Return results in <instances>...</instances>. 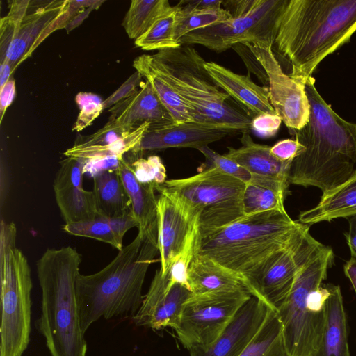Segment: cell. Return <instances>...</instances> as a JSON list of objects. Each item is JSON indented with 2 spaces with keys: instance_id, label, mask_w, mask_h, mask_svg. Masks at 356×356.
<instances>
[{
  "instance_id": "obj_26",
  "label": "cell",
  "mask_w": 356,
  "mask_h": 356,
  "mask_svg": "<svg viewBox=\"0 0 356 356\" xmlns=\"http://www.w3.org/2000/svg\"><path fill=\"white\" fill-rule=\"evenodd\" d=\"M133 66L150 83L175 124L195 121L191 110L165 79L154 63L152 55L143 54L137 57Z\"/></svg>"
},
{
  "instance_id": "obj_19",
  "label": "cell",
  "mask_w": 356,
  "mask_h": 356,
  "mask_svg": "<svg viewBox=\"0 0 356 356\" xmlns=\"http://www.w3.org/2000/svg\"><path fill=\"white\" fill-rule=\"evenodd\" d=\"M108 111V121L133 131L142 124L163 127L175 124L153 87L147 81L142 83L132 95L118 102Z\"/></svg>"
},
{
  "instance_id": "obj_22",
  "label": "cell",
  "mask_w": 356,
  "mask_h": 356,
  "mask_svg": "<svg viewBox=\"0 0 356 356\" xmlns=\"http://www.w3.org/2000/svg\"><path fill=\"white\" fill-rule=\"evenodd\" d=\"M241 146L227 147L224 155L245 169L252 177H260L289 183V175L292 162L277 159L270 152V147L252 140L248 130L242 131Z\"/></svg>"
},
{
  "instance_id": "obj_17",
  "label": "cell",
  "mask_w": 356,
  "mask_h": 356,
  "mask_svg": "<svg viewBox=\"0 0 356 356\" xmlns=\"http://www.w3.org/2000/svg\"><path fill=\"white\" fill-rule=\"evenodd\" d=\"M267 311L265 303L252 296L213 343L188 350L190 356H239L260 328Z\"/></svg>"
},
{
  "instance_id": "obj_24",
  "label": "cell",
  "mask_w": 356,
  "mask_h": 356,
  "mask_svg": "<svg viewBox=\"0 0 356 356\" xmlns=\"http://www.w3.org/2000/svg\"><path fill=\"white\" fill-rule=\"evenodd\" d=\"M326 321L321 346L314 356H350L346 318L340 287L329 284Z\"/></svg>"
},
{
  "instance_id": "obj_39",
  "label": "cell",
  "mask_w": 356,
  "mask_h": 356,
  "mask_svg": "<svg viewBox=\"0 0 356 356\" xmlns=\"http://www.w3.org/2000/svg\"><path fill=\"white\" fill-rule=\"evenodd\" d=\"M60 163L54 181V191L73 186L83 188L84 161L67 157Z\"/></svg>"
},
{
  "instance_id": "obj_48",
  "label": "cell",
  "mask_w": 356,
  "mask_h": 356,
  "mask_svg": "<svg viewBox=\"0 0 356 356\" xmlns=\"http://www.w3.org/2000/svg\"><path fill=\"white\" fill-rule=\"evenodd\" d=\"M349 228L346 234L347 244L352 257L356 258V215L348 218Z\"/></svg>"
},
{
  "instance_id": "obj_28",
  "label": "cell",
  "mask_w": 356,
  "mask_h": 356,
  "mask_svg": "<svg viewBox=\"0 0 356 356\" xmlns=\"http://www.w3.org/2000/svg\"><path fill=\"white\" fill-rule=\"evenodd\" d=\"M92 192L101 215L114 218L131 211L130 200L117 170H105L95 175Z\"/></svg>"
},
{
  "instance_id": "obj_47",
  "label": "cell",
  "mask_w": 356,
  "mask_h": 356,
  "mask_svg": "<svg viewBox=\"0 0 356 356\" xmlns=\"http://www.w3.org/2000/svg\"><path fill=\"white\" fill-rule=\"evenodd\" d=\"M222 1V0H188L180 1L177 6L188 9L207 10L221 8Z\"/></svg>"
},
{
  "instance_id": "obj_8",
  "label": "cell",
  "mask_w": 356,
  "mask_h": 356,
  "mask_svg": "<svg viewBox=\"0 0 356 356\" xmlns=\"http://www.w3.org/2000/svg\"><path fill=\"white\" fill-rule=\"evenodd\" d=\"M13 222L1 221L0 356H22L30 341L33 283L28 260L16 246Z\"/></svg>"
},
{
  "instance_id": "obj_18",
  "label": "cell",
  "mask_w": 356,
  "mask_h": 356,
  "mask_svg": "<svg viewBox=\"0 0 356 356\" xmlns=\"http://www.w3.org/2000/svg\"><path fill=\"white\" fill-rule=\"evenodd\" d=\"M157 216L160 270L165 275L175 258L184 250L197 220L191 221L163 192H159L157 197Z\"/></svg>"
},
{
  "instance_id": "obj_46",
  "label": "cell",
  "mask_w": 356,
  "mask_h": 356,
  "mask_svg": "<svg viewBox=\"0 0 356 356\" xmlns=\"http://www.w3.org/2000/svg\"><path fill=\"white\" fill-rule=\"evenodd\" d=\"M15 95V82L13 79L0 88V113L1 122L7 108L11 104Z\"/></svg>"
},
{
  "instance_id": "obj_21",
  "label": "cell",
  "mask_w": 356,
  "mask_h": 356,
  "mask_svg": "<svg viewBox=\"0 0 356 356\" xmlns=\"http://www.w3.org/2000/svg\"><path fill=\"white\" fill-rule=\"evenodd\" d=\"M130 200L131 211L135 218L138 233L158 245V216L156 188L139 182L124 159L119 161L116 170Z\"/></svg>"
},
{
  "instance_id": "obj_35",
  "label": "cell",
  "mask_w": 356,
  "mask_h": 356,
  "mask_svg": "<svg viewBox=\"0 0 356 356\" xmlns=\"http://www.w3.org/2000/svg\"><path fill=\"white\" fill-rule=\"evenodd\" d=\"M178 7L172 8L158 19L149 30L135 40L137 47L145 51H160L180 47L175 39V20Z\"/></svg>"
},
{
  "instance_id": "obj_5",
  "label": "cell",
  "mask_w": 356,
  "mask_h": 356,
  "mask_svg": "<svg viewBox=\"0 0 356 356\" xmlns=\"http://www.w3.org/2000/svg\"><path fill=\"white\" fill-rule=\"evenodd\" d=\"M81 262V254L67 246L47 249L36 264L42 300L35 325L50 356H86L76 288Z\"/></svg>"
},
{
  "instance_id": "obj_12",
  "label": "cell",
  "mask_w": 356,
  "mask_h": 356,
  "mask_svg": "<svg viewBox=\"0 0 356 356\" xmlns=\"http://www.w3.org/2000/svg\"><path fill=\"white\" fill-rule=\"evenodd\" d=\"M251 297L245 287L234 291L192 293L184 303L173 328L179 341L188 350L207 348Z\"/></svg>"
},
{
  "instance_id": "obj_30",
  "label": "cell",
  "mask_w": 356,
  "mask_h": 356,
  "mask_svg": "<svg viewBox=\"0 0 356 356\" xmlns=\"http://www.w3.org/2000/svg\"><path fill=\"white\" fill-rule=\"evenodd\" d=\"M149 125L148 122L143 123L126 137L111 145L86 147L74 145L64 152V155L67 157L80 159L85 162L110 159H122L125 153L129 151L133 152L138 147Z\"/></svg>"
},
{
  "instance_id": "obj_32",
  "label": "cell",
  "mask_w": 356,
  "mask_h": 356,
  "mask_svg": "<svg viewBox=\"0 0 356 356\" xmlns=\"http://www.w3.org/2000/svg\"><path fill=\"white\" fill-rule=\"evenodd\" d=\"M172 7L167 0H133L124 16L122 26L128 36L136 40Z\"/></svg>"
},
{
  "instance_id": "obj_13",
  "label": "cell",
  "mask_w": 356,
  "mask_h": 356,
  "mask_svg": "<svg viewBox=\"0 0 356 356\" xmlns=\"http://www.w3.org/2000/svg\"><path fill=\"white\" fill-rule=\"evenodd\" d=\"M324 246L310 234L309 226L303 224L292 241L275 254L261 272L245 282L243 286L277 312L286 300L299 271Z\"/></svg>"
},
{
  "instance_id": "obj_36",
  "label": "cell",
  "mask_w": 356,
  "mask_h": 356,
  "mask_svg": "<svg viewBox=\"0 0 356 356\" xmlns=\"http://www.w3.org/2000/svg\"><path fill=\"white\" fill-rule=\"evenodd\" d=\"M199 238L197 220L196 225L184 250L175 258L169 269L168 275L170 285L180 284L190 290L188 282V270L193 256L197 251Z\"/></svg>"
},
{
  "instance_id": "obj_9",
  "label": "cell",
  "mask_w": 356,
  "mask_h": 356,
  "mask_svg": "<svg viewBox=\"0 0 356 356\" xmlns=\"http://www.w3.org/2000/svg\"><path fill=\"white\" fill-rule=\"evenodd\" d=\"M243 181L216 168L203 169L193 176L166 180L158 190L168 195L193 222L197 219L200 233L227 225L244 216Z\"/></svg>"
},
{
  "instance_id": "obj_33",
  "label": "cell",
  "mask_w": 356,
  "mask_h": 356,
  "mask_svg": "<svg viewBox=\"0 0 356 356\" xmlns=\"http://www.w3.org/2000/svg\"><path fill=\"white\" fill-rule=\"evenodd\" d=\"M63 229L74 236L91 238L108 243L118 251L123 248V238L119 234L115 218L99 214L92 220L65 224Z\"/></svg>"
},
{
  "instance_id": "obj_40",
  "label": "cell",
  "mask_w": 356,
  "mask_h": 356,
  "mask_svg": "<svg viewBox=\"0 0 356 356\" xmlns=\"http://www.w3.org/2000/svg\"><path fill=\"white\" fill-rule=\"evenodd\" d=\"M197 150L202 152L206 159L205 167L203 169L216 168L245 184L252 179V175L245 169L224 154L221 155L214 152L209 146L200 147Z\"/></svg>"
},
{
  "instance_id": "obj_23",
  "label": "cell",
  "mask_w": 356,
  "mask_h": 356,
  "mask_svg": "<svg viewBox=\"0 0 356 356\" xmlns=\"http://www.w3.org/2000/svg\"><path fill=\"white\" fill-rule=\"evenodd\" d=\"M356 215V171L346 181L324 193L314 207L302 211L298 222L310 225Z\"/></svg>"
},
{
  "instance_id": "obj_20",
  "label": "cell",
  "mask_w": 356,
  "mask_h": 356,
  "mask_svg": "<svg viewBox=\"0 0 356 356\" xmlns=\"http://www.w3.org/2000/svg\"><path fill=\"white\" fill-rule=\"evenodd\" d=\"M204 66L213 82L241 104L248 116L276 114L270 102L268 87L260 86L250 75L236 74L214 62L205 61Z\"/></svg>"
},
{
  "instance_id": "obj_49",
  "label": "cell",
  "mask_w": 356,
  "mask_h": 356,
  "mask_svg": "<svg viewBox=\"0 0 356 356\" xmlns=\"http://www.w3.org/2000/svg\"><path fill=\"white\" fill-rule=\"evenodd\" d=\"M98 8L92 6L87 7L79 11L65 25V29L69 32L79 26L81 22L88 16L92 10Z\"/></svg>"
},
{
  "instance_id": "obj_15",
  "label": "cell",
  "mask_w": 356,
  "mask_h": 356,
  "mask_svg": "<svg viewBox=\"0 0 356 356\" xmlns=\"http://www.w3.org/2000/svg\"><path fill=\"white\" fill-rule=\"evenodd\" d=\"M192 292L180 284L170 285L168 274L158 269L142 305L132 318L136 326L154 330L174 328L179 320L184 303Z\"/></svg>"
},
{
  "instance_id": "obj_34",
  "label": "cell",
  "mask_w": 356,
  "mask_h": 356,
  "mask_svg": "<svg viewBox=\"0 0 356 356\" xmlns=\"http://www.w3.org/2000/svg\"><path fill=\"white\" fill-rule=\"evenodd\" d=\"M178 7L177 13L175 39L179 44V40L185 35L227 21L231 14L225 8L195 10Z\"/></svg>"
},
{
  "instance_id": "obj_50",
  "label": "cell",
  "mask_w": 356,
  "mask_h": 356,
  "mask_svg": "<svg viewBox=\"0 0 356 356\" xmlns=\"http://www.w3.org/2000/svg\"><path fill=\"white\" fill-rule=\"evenodd\" d=\"M344 273L356 293V258L350 257L344 266Z\"/></svg>"
},
{
  "instance_id": "obj_45",
  "label": "cell",
  "mask_w": 356,
  "mask_h": 356,
  "mask_svg": "<svg viewBox=\"0 0 356 356\" xmlns=\"http://www.w3.org/2000/svg\"><path fill=\"white\" fill-rule=\"evenodd\" d=\"M305 147L296 139H284L270 147V152L277 159L292 162L305 151Z\"/></svg>"
},
{
  "instance_id": "obj_27",
  "label": "cell",
  "mask_w": 356,
  "mask_h": 356,
  "mask_svg": "<svg viewBox=\"0 0 356 356\" xmlns=\"http://www.w3.org/2000/svg\"><path fill=\"white\" fill-rule=\"evenodd\" d=\"M289 183L252 177L245 184L241 204L244 216L269 211L286 213L284 202Z\"/></svg>"
},
{
  "instance_id": "obj_11",
  "label": "cell",
  "mask_w": 356,
  "mask_h": 356,
  "mask_svg": "<svg viewBox=\"0 0 356 356\" xmlns=\"http://www.w3.org/2000/svg\"><path fill=\"white\" fill-rule=\"evenodd\" d=\"M287 1L256 0L247 13L192 31L183 36L179 44H200L218 53L225 51L238 43L272 47Z\"/></svg>"
},
{
  "instance_id": "obj_44",
  "label": "cell",
  "mask_w": 356,
  "mask_h": 356,
  "mask_svg": "<svg viewBox=\"0 0 356 356\" xmlns=\"http://www.w3.org/2000/svg\"><path fill=\"white\" fill-rule=\"evenodd\" d=\"M282 122L277 114L263 113L252 118L250 129L264 138L274 136Z\"/></svg>"
},
{
  "instance_id": "obj_41",
  "label": "cell",
  "mask_w": 356,
  "mask_h": 356,
  "mask_svg": "<svg viewBox=\"0 0 356 356\" xmlns=\"http://www.w3.org/2000/svg\"><path fill=\"white\" fill-rule=\"evenodd\" d=\"M131 131L108 121L102 128L94 134L79 138L74 145L82 147L108 145L126 137Z\"/></svg>"
},
{
  "instance_id": "obj_38",
  "label": "cell",
  "mask_w": 356,
  "mask_h": 356,
  "mask_svg": "<svg viewBox=\"0 0 356 356\" xmlns=\"http://www.w3.org/2000/svg\"><path fill=\"white\" fill-rule=\"evenodd\" d=\"M75 101L79 108V113L72 130L81 131L101 114L104 110V100L96 94L81 92L76 95Z\"/></svg>"
},
{
  "instance_id": "obj_51",
  "label": "cell",
  "mask_w": 356,
  "mask_h": 356,
  "mask_svg": "<svg viewBox=\"0 0 356 356\" xmlns=\"http://www.w3.org/2000/svg\"><path fill=\"white\" fill-rule=\"evenodd\" d=\"M13 72L11 65L8 61L1 63L0 65V88L3 86L10 79Z\"/></svg>"
},
{
  "instance_id": "obj_37",
  "label": "cell",
  "mask_w": 356,
  "mask_h": 356,
  "mask_svg": "<svg viewBox=\"0 0 356 356\" xmlns=\"http://www.w3.org/2000/svg\"><path fill=\"white\" fill-rule=\"evenodd\" d=\"M130 165L139 182L154 186L156 191L166 181V169L158 156L137 159Z\"/></svg>"
},
{
  "instance_id": "obj_29",
  "label": "cell",
  "mask_w": 356,
  "mask_h": 356,
  "mask_svg": "<svg viewBox=\"0 0 356 356\" xmlns=\"http://www.w3.org/2000/svg\"><path fill=\"white\" fill-rule=\"evenodd\" d=\"M239 356H290L276 311L268 307L262 325Z\"/></svg>"
},
{
  "instance_id": "obj_7",
  "label": "cell",
  "mask_w": 356,
  "mask_h": 356,
  "mask_svg": "<svg viewBox=\"0 0 356 356\" xmlns=\"http://www.w3.org/2000/svg\"><path fill=\"white\" fill-rule=\"evenodd\" d=\"M331 248H323L299 271L286 300L277 311L290 356H314L326 321L329 284H323L333 264Z\"/></svg>"
},
{
  "instance_id": "obj_42",
  "label": "cell",
  "mask_w": 356,
  "mask_h": 356,
  "mask_svg": "<svg viewBox=\"0 0 356 356\" xmlns=\"http://www.w3.org/2000/svg\"><path fill=\"white\" fill-rule=\"evenodd\" d=\"M243 60L249 73L254 74L257 79L268 87V77L259 60L245 43H238L232 47Z\"/></svg>"
},
{
  "instance_id": "obj_14",
  "label": "cell",
  "mask_w": 356,
  "mask_h": 356,
  "mask_svg": "<svg viewBox=\"0 0 356 356\" xmlns=\"http://www.w3.org/2000/svg\"><path fill=\"white\" fill-rule=\"evenodd\" d=\"M245 44L267 73L270 102L275 113L289 131L302 129L310 114L305 84L283 72L272 47Z\"/></svg>"
},
{
  "instance_id": "obj_2",
  "label": "cell",
  "mask_w": 356,
  "mask_h": 356,
  "mask_svg": "<svg viewBox=\"0 0 356 356\" xmlns=\"http://www.w3.org/2000/svg\"><path fill=\"white\" fill-rule=\"evenodd\" d=\"M313 77L305 83L310 105L308 122L289 131L306 149L291 163L289 182L323 193L346 181L356 164V123L337 115L318 93Z\"/></svg>"
},
{
  "instance_id": "obj_6",
  "label": "cell",
  "mask_w": 356,
  "mask_h": 356,
  "mask_svg": "<svg viewBox=\"0 0 356 356\" xmlns=\"http://www.w3.org/2000/svg\"><path fill=\"white\" fill-rule=\"evenodd\" d=\"M152 57L165 79L190 108L195 122L240 132L250 129L252 118L227 102L229 95L213 82L204 68V59L193 47L163 49Z\"/></svg>"
},
{
  "instance_id": "obj_3",
  "label": "cell",
  "mask_w": 356,
  "mask_h": 356,
  "mask_svg": "<svg viewBox=\"0 0 356 356\" xmlns=\"http://www.w3.org/2000/svg\"><path fill=\"white\" fill-rule=\"evenodd\" d=\"M158 245L138 233L104 268L79 274L76 283L81 327L84 333L101 318L135 316L144 296L143 285Z\"/></svg>"
},
{
  "instance_id": "obj_16",
  "label": "cell",
  "mask_w": 356,
  "mask_h": 356,
  "mask_svg": "<svg viewBox=\"0 0 356 356\" xmlns=\"http://www.w3.org/2000/svg\"><path fill=\"white\" fill-rule=\"evenodd\" d=\"M238 132L240 131L224 126L195 121L163 127L149 126L140 145L133 153L171 147L198 149Z\"/></svg>"
},
{
  "instance_id": "obj_25",
  "label": "cell",
  "mask_w": 356,
  "mask_h": 356,
  "mask_svg": "<svg viewBox=\"0 0 356 356\" xmlns=\"http://www.w3.org/2000/svg\"><path fill=\"white\" fill-rule=\"evenodd\" d=\"M188 282L191 291L195 294L234 291L244 287L234 273L196 252L188 270Z\"/></svg>"
},
{
  "instance_id": "obj_31",
  "label": "cell",
  "mask_w": 356,
  "mask_h": 356,
  "mask_svg": "<svg viewBox=\"0 0 356 356\" xmlns=\"http://www.w3.org/2000/svg\"><path fill=\"white\" fill-rule=\"evenodd\" d=\"M54 193L65 224L92 220L99 214L92 191L73 186Z\"/></svg>"
},
{
  "instance_id": "obj_43",
  "label": "cell",
  "mask_w": 356,
  "mask_h": 356,
  "mask_svg": "<svg viewBox=\"0 0 356 356\" xmlns=\"http://www.w3.org/2000/svg\"><path fill=\"white\" fill-rule=\"evenodd\" d=\"M142 75L137 71L131 74L114 92L104 100L103 108H110L118 102L132 95L141 85Z\"/></svg>"
},
{
  "instance_id": "obj_10",
  "label": "cell",
  "mask_w": 356,
  "mask_h": 356,
  "mask_svg": "<svg viewBox=\"0 0 356 356\" xmlns=\"http://www.w3.org/2000/svg\"><path fill=\"white\" fill-rule=\"evenodd\" d=\"M70 0L10 1L0 22V61L13 71L52 32L60 29Z\"/></svg>"
},
{
  "instance_id": "obj_4",
  "label": "cell",
  "mask_w": 356,
  "mask_h": 356,
  "mask_svg": "<svg viewBox=\"0 0 356 356\" xmlns=\"http://www.w3.org/2000/svg\"><path fill=\"white\" fill-rule=\"evenodd\" d=\"M302 225L287 213L277 211L245 216L205 235L199 234L196 253L211 259L243 282L286 247Z\"/></svg>"
},
{
  "instance_id": "obj_1",
  "label": "cell",
  "mask_w": 356,
  "mask_h": 356,
  "mask_svg": "<svg viewBox=\"0 0 356 356\" xmlns=\"http://www.w3.org/2000/svg\"><path fill=\"white\" fill-rule=\"evenodd\" d=\"M356 31V0H288L272 47L305 84L318 64Z\"/></svg>"
}]
</instances>
